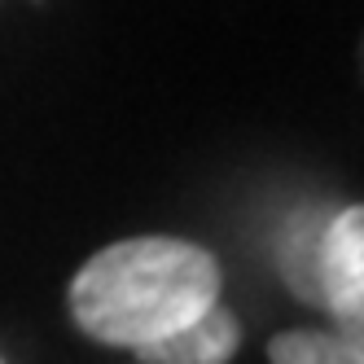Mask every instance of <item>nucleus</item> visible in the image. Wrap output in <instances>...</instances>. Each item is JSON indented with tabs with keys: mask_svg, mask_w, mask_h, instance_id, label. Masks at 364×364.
<instances>
[{
	"mask_svg": "<svg viewBox=\"0 0 364 364\" xmlns=\"http://www.w3.org/2000/svg\"><path fill=\"white\" fill-rule=\"evenodd\" d=\"M220 303V264L180 237H132L97 250L70 281V316L106 347L141 351Z\"/></svg>",
	"mask_w": 364,
	"mask_h": 364,
	"instance_id": "obj_1",
	"label": "nucleus"
},
{
	"mask_svg": "<svg viewBox=\"0 0 364 364\" xmlns=\"http://www.w3.org/2000/svg\"><path fill=\"white\" fill-rule=\"evenodd\" d=\"M321 307L343 329H360V316H364V211L360 206H343L325 224Z\"/></svg>",
	"mask_w": 364,
	"mask_h": 364,
	"instance_id": "obj_2",
	"label": "nucleus"
},
{
	"mask_svg": "<svg viewBox=\"0 0 364 364\" xmlns=\"http://www.w3.org/2000/svg\"><path fill=\"white\" fill-rule=\"evenodd\" d=\"M237 347H242L237 316H232L224 303H211L198 321L180 325L176 333L141 347L136 355L145 364H228L232 355H237Z\"/></svg>",
	"mask_w": 364,
	"mask_h": 364,
	"instance_id": "obj_3",
	"label": "nucleus"
},
{
	"mask_svg": "<svg viewBox=\"0 0 364 364\" xmlns=\"http://www.w3.org/2000/svg\"><path fill=\"white\" fill-rule=\"evenodd\" d=\"M333 211L321 206H299L285 220L281 242H277V268L281 281L303 299V303H321V242H325V224Z\"/></svg>",
	"mask_w": 364,
	"mask_h": 364,
	"instance_id": "obj_4",
	"label": "nucleus"
},
{
	"mask_svg": "<svg viewBox=\"0 0 364 364\" xmlns=\"http://www.w3.org/2000/svg\"><path fill=\"white\" fill-rule=\"evenodd\" d=\"M272 364H364L360 329H290L268 343Z\"/></svg>",
	"mask_w": 364,
	"mask_h": 364,
	"instance_id": "obj_5",
	"label": "nucleus"
},
{
	"mask_svg": "<svg viewBox=\"0 0 364 364\" xmlns=\"http://www.w3.org/2000/svg\"><path fill=\"white\" fill-rule=\"evenodd\" d=\"M0 364H5V360H0Z\"/></svg>",
	"mask_w": 364,
	"mask_h": 364,
	"instance_id": "obj_6",
	"label": "nucleus"
}]
</instances>
